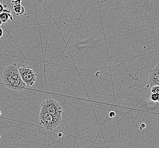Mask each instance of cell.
<instances>
[{
	"mask_svg": "<svg viewBox=\"0 0 159 148\" xmlns=\"http://www.w3.org/2000/svg\"><path fill=\"white\" fill-rule=\"evenodd\" d=\"M151 92L157 93L159 95V86H155L151 87Z\"/></svg>",
	"mask_w": 159,
	"mask_h": 148,
	"instance_id": "9",
	"label": "cell"
},
{
	"mask_svg": "<svg viewBox=\"0 0 159 148\" xmlns=\"http://www.w3.org/2000/svg\"><path fill=\"white\" fill-rule=\"evenodd\" d=\"M13 9L17 15H22L25 13V9L20 4L14 5Z\"/></svg>",
	"mask_w": 159,
	"mask_h": 148,
	"instance_id": "7",
	"label": "cell"
},
{
	"mask_svg": "<svg viewBox=\"0 0 159 148\" xmlns=\"http://www.w3.org/2000/svg\"><path fill=\"white\" fill-rule=\"evenodd\" d=\"M1 77L6 86L13 90H22L27 87L21 79L16 63L8 65L5 68Z\"/></svg>",
	"mask_w": 159,
	"mask_h": 148,
	"instance_id": "1",
	"label": "cell"
},
{
	"mask_svg": "<svg viewBox=\"0 0 159 148\" xmlns=\"http://www.w3.org/2000/svg\"><path fill=\"white\" fill-rule=\"evenodd\" d=\"M41 110L56 117H62V106L56 100L52 98H48L44 100L41 104Z\"/></svg>",
	"mask_w": 159,
	"mask_h": 148,
	"instance_id": "4",
	"label": "cell"
},
{
	"mask_svg": "<svg viewBox=\"0 0 159 148\" xmlns=\"http://www.w3.org/2000/svg\"><path fill=\"white\" fill-rule=\"evenodd\" d=\"M2 24V21H1V19H0V26H1Z\"/></svg>",
	"mask_w": 159,
	"mask_h": 148,
	"instance_id": "13",
	"label": "cell"
},
{
	"mask_svg": "<svg viewBox=\"0 0 159 148\" xmlns=\"http://www.w3.org/2000/svg\"><path fill=\"white\" fill-rule=\"evenodd\" d=\"M22 2V0H11V2L14 5H19Z\"/></svg>",
	"mask_w": 159,
	"mask_h": 148,
	"instance_id": "10",
	"label": "cell"
},
{
	"mask_svg": "<svg viewBox=\"0 0 159 148\" xmlns=\"http://www.w3.org/2000/svg\"><path fill=\"white\" fill-rule=\"evenodd\" d=\"M39 119L40 125L48 131L56 129L62 122V117L53 116L43 110H40Z\"/></svg>",
	"mask_w": 159,
	"mask_h": 148,
	"instance_id": "2",
	"label": "cell"
},
{
	"mask_svg": "<svg viewBox=\"0 0 159 148\" xmlns=\"http://www.w3.org/2000/svg\"><path fill=\"white\" fill-rule=\"evenodd\" d=\"M148 83L151 87L159 86V63L149 71Z\"/></svg>",
	"mask_w": 159,
	"mask_h": 148,
	"instance_id": "5",
	"label": "cell"
},
{
	"mask_svg": "<svg viewBox=\"0 0 159 148\" xmlns=\"http://www.w3.org/2000/svg\"><path fill=\"white\" fill-rule=\"evenodd\" d=\"M150 99L154 103H159V95L156 93H151Z\"/></svg>",
	"mask_w": 159,
	"mask_h": 148,
	"instance_id": "8",
	"label": "cell"
},
{
	"mask_svg": "<svg viewBox=\"0 0 159 148\" xmlns=\"http://www.w3.org/2000/svg\"><path fill=\"white\" fill-rule=\"evenodd\" d=\"M1 115H2V111H0V116H1Z\"/></svg>",
	"mask_w": 159,
	"mask_h": 148,
	"instance_id": "14",
	"label": "cell"
},
{
	"mask_svg": "<svg viewBox=\"0 0 159 148\" xmlns=\"http://www.w3.org/2000/svg\"><path fill=\"white\" fill-rule=\"evenodd\" d=\"M13 16L9 9L5 8L3 12L0 13V19L2 23H6L9 19L13 20Z\"/></svg>",
	"mask_w": 159,
	"mask_h": 148,
	"instance_id": "6",
	"label": "cell"
},
{
	"mask_svg": "<svg viewBox=\"0 0 159 148\" xmlns=\"http://www.w3.org/2000/svg\"><path fill=\"white\" fill-rule=\"evenodd\" d=\"M4 6L2 3H0V13H2L4 10Z\"/></svg>",
	"mask_w": 159,
	"mask_h": 148,
	"instance_id": "11",
	"label": "cell"
},
{
	"mask_svg": "<svg viewBox=\"0 0 159 148\" xmlns=\"http://www.w3.org/2000/svg\"><path fill=\"white\" fill-rule=\"evenodd\" d=\"M3 30L2 29L1 27H0V38H1L2 36H3Z\"/></svg>",
	"mask_w": 159,
	"mask_h": 148,
	"instance_id": "12",
	"label": "cell"
},
{
	"mask_svg": "<svg viewBox=\"0 0 159 148\" xmlns=\"http://www.w3.org/2000/svg\"><path fill=\"white\" fill-rule=\"evenodd\" d=\"M21 79L27 87H32L37 81V75L31 66L27 64L18 68Z\"/></svg>",
	"mask_w": 159,
	"mask_h": 148,
	"instance_id": "3",
	"label": "cell"
}]
</instances>
